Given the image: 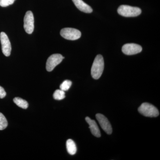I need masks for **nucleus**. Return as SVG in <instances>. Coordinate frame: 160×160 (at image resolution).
<instances>
[{"label":"nucleus","instance_id":"3","mask_svg":"<svg viewBox=\"0 0 160 160\" xmlns=\"http://www.w3.org/2000/svg\"><path fill=\"white\" fill-rule=\"evenodd\" d=\"M138 110L141 114L147 117H157L159 115L157 108L149 103H142L139 107Z\"/></svg>","mask_w":160,"mask_h":160},{"label":"nucleus","instance_id":"2","mask_svg":"<svg viewBox=\"0 0 160 160\" xmlns=\"http://www.w3.org/2000/svg\"><path fill=\"white\" fill-rule=\"evenodd\" d=\"M118 12L121 16L125 17H135L142 13V10L137 7L122 5L118 8Z\"/></svg>","mask_w":160,"mask_h":160},{"label":"nucleus","instance_id":"5","mask_svg":"<svg viewBox=\"0 0 160 160\" xmlns=\"http://www.w3.org/2000/svg\"><path fill=\"white\" fill-rule=\"evenodd\" d=\"M65 58L60 54H53L50 56L46 62V69L47 71L51 72Z\"/></svg>","mask_w":160,"mask_h":160},{"label":"nucleus","instance_id":"7","mask_svg":"<svg viewBox=\"0 0 160 160\" xmlns=\"http://www.w3.org/2000/svg\"><path fill=\"white\" fill-rule=\"evenodd\" d=\"M0 40L2 44V51L3 54L6 57L10 56L11 51V43L8 36L4 32L0 33Z\"/></svg>","mask_w":160,"mask_h":160},{"label":"nucleus","instance_id":"12","mask_svg":"<svg viewBox=\"0 0 160 160\" xmlns=\"http://www.w3.org/2000/svg\"><path fill=\"white\" fill-rule=\"evenodd\" d=\"M66 148L68 153L73 155L76 153L77 147L73 140L69 139L66 142Z\"/></svg>","mask_w":160,"mask_h":160},{"label":"nucleus","instance_id":"11","mask_svg":"<svg viewBox=\"0 0 160 160\" xmlns=\"http://www.w3.org/2000/svg\"><path fill=\"white\" fill-rule=\"evenodd\" d=\"M74 5L80 11L86 12L91 13L92 12V9L88 4L84 2L82 0H72Z\"/></svg>","mask_w":160,"mask_h":160},{"label":"nucleus","instance_id":"8","mask_svg":"<svg viewBox=\"0 0 160 160\" xmlns=\"http://www.w3.org/2000/svg\"><path fill=\"white\" fill-rule=\"evenodd\" d=\"M142 50V46L134 43H128L124 45L122 48V51L124 54L132 55L137 54Z\"/></svg>","mask_w":160,"mask_h":160},{"label":"nucleus","instance_id":"10","mask_svg":"<svg viewBox=\"0 0 160 160\" xmlns=\"http://www.w3.org/2000/svg\"><path fill=\"white\" fill-rule=\"evenodd\" d=\"M86 120L89 125V129L92 135L96 137L100 138L101 136V132L95 121L92 120L88 117L86 118Z\"/></svg>","mask_w":160,"mask_h":160},{"label":"nucleus","instance_id":"14","mask_svg":"<svg viewBox=\"0 0 160 160\" xmlns=\"http://www.w3.org/2000/svg\"><path fill=\"white\" fill-rule=\"evenodd\" d=\"M53 98L54 99L57 100H62L66 97L65 91L61 89H57L53 93Z\"/></svg>","mask_w":160,"mask_h":160},{"label":"nucleus","instance_id":"18","mask_svg":"<svg viewBox=\"0 0 160 160\" xmlns=\"http://www.w3.org/2000/svg\"><path fill=\"white\" fill-rule=\"evenodd\" d=\"M6 93L5 89L0 86V98H3L6 97Z\"/></svg>","mask_w":160,"mask_h":160},{"label":"nucleus","instance_id":"6","mask_svg":"<svg viewBox=\"0 0 160 160\" xmlns=\"http://www.w3.org/2000/svg\"><path fill=\"white\" fill-rule=\"evenodd\" d=\"M24 28L28 34H32L34 30V17L31 11L26 12L24 19Z\"/></svg>","mask_w":160,"mask_h":160},{"label":"nucleus","instance_id":"17","mask_svg":"<svg viewBox=\"0 0 160 160\" xmlns=\"http://www.w3.org/2000/svg\"><path fill=\"white\" fill-rule=\"evenodd\" d=\"M15 0H0V6L6 7L12 5Z\"/></svg>","mask_w":160,"mask_h":160},{"label":"nucleus","instance_id":"15","mask_svg":"<svg viewBox=\"0 0 160 160\" xmlns=\"http://www.w3.org/2000/svg\"><path fill=\"white\" fill-rule=\"evenodd\" d=\"M8 126V122L5 116L0 112V130H4Z\"/></svg>","mask_w":160,"mask_h":160},{"label":"nucleus","instance_id":"4","mask_svg":"<svg viewBox=\"0 0 160 160\" xmlns=\"http://www.w3.org/2000/svg\"><path fill=\"white\" fill-rule=\"evenodd\" d=\"M60 34L64 38L69 40L78 39L81 37V32L78 29L71 28H66L62 29Z\"/></svg>","mask_w":160,"mask_h":160},{"label":"nucleus","instance_id":"9","mask_svg":"<svg viewBox=\"0 0 160 160\" xmlns=\"http://www.w3.org/2000/svg\"><path fill=\"white\" fill-rule=\"evenodd\" d=\"M96 117L103 130L107 134H111L112 131V128L108 119L101 113H98L96 115Z\"/></svg>","mask_w":160,"mask_h":160},{"label":"nucleus","instance_id":"16","mask_svg":"<svg viewBox=\"0 0 160 160\" xmlns=\"http://www.w3.org/2000/svg\"><path fill=\"white\" fill-rule=\"evenodd\" d=\"M72 84V82L71 81L68 80H65L60 85V89L64 91H67L71 87Z\"/></svg>","mask_w":160,"mask_h":160},{"label":"nucleus","instance_id":"13","mask_svg":"<svg viewBox=\"0 0 160 160\" xmlns=\"http://www.w3.org/2000/svg\"><path fill=\"white\" fill-rule=\"evenodd\" d=\"M13 102L18 106L22 109H26L29 106L27 101L20 98H14L13 99Z\"/></svg>","mask_w":160,"mask_h":160},{"label":"nucleus","instance_id":"1","mask_svg":"<svg viewBox=\"0 0 160 160\" xmlns=\"http://www.w3.org/2000/svg\"><path fill=\"white\" fill-rule=\"evenodd\" d=\"M104 69V61L102 56L98 55L95 58L92 66L91 73L94 79H98L102 74Z\"/></svg>","mask_w":160,"mask_h":160}]
</instances>
